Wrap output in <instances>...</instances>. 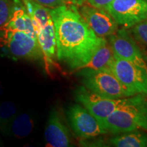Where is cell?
<instances>
[{
  "mask_svg": "<svg viewBox=\"0 0 147 147\" xmlns=\"http://www.w3.org/2000/svg\"><path fill=\"white\" fill-rule=\"evenodd\" d=\"M55 27L57 59L71 71H78L91 58L105 38L97 36L74 4L50 9Z\"/></svg>",
  "mask_w": 147,
  "mask_h": 147,
  "instance_id": "obj_1",
  "label": "cell"
},
{
  "mask_svg": "<svg viewBox=\"0 0 147 147\" xmlns=\"http://www.w3.org/2000/svg\"><path fill=\"white\" fill-rule=\"evenodd\" d=\"M100 123L108 133L113 134L138 129L147 131V95H134L129 102L117 108Z\"/></svg>",
  "mask_w": 147,
  "mask_h": 147,
  "instance_id": "obj_2",
  "label": "cell"
},
{
  "mask_svg": "<svg viewBox=\"0 0 147 147\" xmlns=\"http://www.w3.org/2000/svg\"><path fill=\"white\" fill-rule=\"evenodd\" d=\"M78 76L86 89L101 97L116 100L136 95L110 69H81Z\"/></svg>",
  "mask_w": 147,
  "mask_h": 147,
  "instance_id": "obj_3",
  "label": "cell"
},
{
  "mask_svg": "<svg viewBox=\"0 0 147 147\" xmlns=\"http://www.w3.org/2000/svg\"><path fill=\"white\" fill-rule=\"evenodd\" d=\"M0 47H6L16 59L37 60L43 57L37 38L6 25L0 27Z\"/></svg>",
  "mask_w": 147,
  "mask_h": 147,
  "instance_id": "obj_4",
  "label": "cell"
},
{
  "mask_svg": "<svg viewBox=\"0 0 147 147\" xmlns=\"http://www.w3.org/2000/svg\"><path fill=\"white\" fill-rule=\"evenodd\" d=\"M132 97L121 99H108L95 94L84 86H80L75 91V99L80 105L84 106L99 123L105 119L120 106L127 104Z\"/></svg>",
  "mask_w": 147,
  "mask_h": 147,
  "instance_id": "obj_5",
  "label": "cell"
},
{
  "mask_svg": "<svg viewBox=\"0 0 147 147\" xmlns=\"http://www.w3.org/2000/svg\"><path fill=\"white\" fill-rule=\"evenodd\" d=\"M109 69L121 83L136 95H147V71L115 56Z\"/></svg>",
  "mask_w": 147,
  "mask_h": 147,
  "instance_id": "obj_6",
  "label": "cell"
},
{
  "mask_svg": "<svg viewBox=\"0 0 147 147\" xmlns=\"http://www.w3.org/2000/svg\"><path fill=\"white\" fill-rule=\"evenodd\" d=\"M106 10L118 25L125 29L147 19V1L144 0H113Z\"/></svg>",
  "mask_w": 147,
  "mask_h": 147,
  "instance_id": "obj_7",
  "label": "cell"
},
{
  "mask_svg": "<svg viewBox=\"0 0 147 147\" xmlns=\"http://www.w3.org/2000/svg\"><path fill=\"white\" fill-rule=\"evenodd\" d=\"M66 113L74 132L82 140L93 138L108 133L97 119L80 104L69 106Z\"/></svg>",
  "mask_w": 147,
  "mask_h": 147,
  "instance_id": "obj_8",
  "label": "cell"
},
{
  "mask_svg": "<svg viewBox=\"0 0 147 147\" xmlns=\"http://www.w3.org/2000/svg\"><path fill=\"white\" fill-rule=\"evenodd\" d=\"M108 42L115 57L131 62L147 71V64L142 51L125 28L118 29L115 34L108 36Z\"/></svg>",
  "mask_w": 147,
  "mask_h": 147,
  "instance_id": "obj_9",
  "label": "cell"
},
{
  "mask_svg": "<svg viewBox=\"0 0 147 147\" xmlns=\"http://www.w3.org/2000/svg\"><path fill=\"white\" fill-rule=\"evenodd\" d=\"M78 10L84 20L99 37H108L118 30V24L105 9L82 5Z\"/></svg>",
  "mask_w": 147,
  "mask_h": 147,
  "instance_id": "obj_10",
  "label": "cell"
},
{
  "mask_svg": "<svg viewBox=\"0 0 147 147\" xmlns=\"http://www.w3.org/2000/svg\"><path fill=\"white\" fill-rule=\"evenodd\" d=\"M47 146H71L70 133L60 112L53 108L51 110L45 131Z\"/></svg>",
  "mask_w": 147,
  "mask_h": 147,
  "instance_id": "obj_11",
  "label": "cell"
},
{
  "mask_svg": "<svg viewBox=\"0 0 147 147\" xmlns=\"http://www.w3.org/2000/svg\"><path fill=\"white\" fill-rule=\"evenodd\" d=\"M36 33L38 44L43 55L46 70L49 74L51 66L56 65L55 61L57 59L56 39L52 18L45 26L37 29Z\"/></svg>",
  "mask_w": 147,
  "mask_h": 147,
  "instance_id": "obj_12",
  "label": "cell"
},
{
  "mask_svg": "<svg viewBox=\"0 0 147 147\" xmlns=\"http://www.w3.org/2000/svg\"><path fill=\"white\" fill-rule=\"evenodd\" d=\"M5 25L16 30L22 31L37 38L33 22L27 13L25 5L21 0H15V5L12 16Z\"/></svg>",
  "mask_w": 147,
  "mask_h": 147,
  "instance_id": "obj_13",
  "label": "cell"
},
{
  "mask_svg": "<svg viewBox=\"0 0 147 147\" xmlns=\"http://www.w3.org/2000/svg\"><path fill=\"white\" fill-rule=\"evenodd\" d=\"M114 58L115 56L113 49L108 40L105 39L89 61L80 69H109Z\"/></svg>",
  "mask_w": 147,
  "mask_h": 147,
  "instance_id": "obj_14",
  "label": "cell"
},
{
  "mask_svg": "<svg viewBox=\"0 0 147 147\" xmlns=\"http://www.w3.org/2000/svg\"><path fill=\"white\" fill-rule=\"evenodd\" d=\"M34 127V121L29 114L16 115L7 129V135L16 138H23L32 133Z\"/></svg>",
  "mask_w": 147,
  "mask_h": 147,
  "instance_id": "obj_15",
  "label": "cell"
},
{
  "mask_svg": "<svg viewBox=\"0 0 147 147\" xmlns=\"http://www.w3.org/2000/svg\"><path fill=\"white\" fill-rule=\"evenodd\" d=\"M116 136L109 140L110 144L117 147H147V133L132 131Z\"/></svg>",
  "mask_w": 147,
  "mask_h": 147,
  "instance_id": "obj_16",
  "label": "cell"
},
{
  "mask_svg": "<svg viewBox=\"0 0 147 147\" xmlns=\"http://www.w3.org/2000/svg\"><path fill=\"white\" fill-rule=\"evenodd\" d=\"M25 5L27 13L33 22L35 31L40 27L45 26L51 19L50 8H46L34 0H21Z\"/></svg>",
  "mask_w": 147,
  "mask_h": 147,
  "instance_id": "obj_17",
  "label": "cell"
},
{
  "mask_svg": "<svg viewBox=\"0 0 147 147\" xmlns=\"http://www.w3.org/2000/svg\"><path fill=\"white\" fill-rule=\"evenodd\" d=\"M17 115V108L11 102L0 103V129L6 134L9 125Z\"/></svg>",
  "mask_w": 147,
  "mask_h": 147,
  "instance_id": "obj_18",
  "label": "cell"
},
{
  "mask_svg": "<svg viewBox=\"0 0 147 147\" xmlns=\"http://www.w3.org/2000/svg\"><path fill=\"white\" fill-rule=\"evenodd\" d=\"M15 0H0V27L10 21L14 10Z\"/></svg>",
  "mask_w": 147,
  "mask_h": 147,
  "instance_id": "obj_19",
  "label": "cell"
},
{
  "mask_svg": "<svg viewBox=\"0 0 147 147\" xmlns=\"http://www.w3.org/2000/svg\"><path fill=\"white\" fill-rule=\"evenodd\" d=\"M131 32L136 40L147 46V19L132 27Z\"/></svg>",
  "mask_w": 147,
  "mask_h": 147,
  "instance_id": "obj_20",
  "label": "cell"
},
{
  "mask_svg": "<svg viewBox=\"0 0 147 147\" xmlns=\"http://www.w3.org/2000/svg\"><path fill=\"white\" fill-rule=\"evenodd\" d=\"M113 0H74V4L76 6L82 5H88L97 8L106 9L108 5Z\"/></svg>",
  "mask_w": 147,
  "mask_h": 147,
  "instance_id": "obj_21",
  "label": "cell"
},
{
  "mask_svg": "<svg viewBox=\"0 0 147 147\" xmlns=\"http://www.w3.org/2000/svg\"><path fill=\"white\" fill-rule=\"evenodd\" d=\"M34 1L46 8L50 9L57 8L61 5L74 4V0H34Z\"/></svg>",
  "mask_w": 147,
  "mask_h": 147,
  "instance_id": "obj_22",
  "label": "cell"
},
{
  "mask_svg": "<svg viewBox=\"0 0 147 147\" xmlns=\"http://www.w3.org/2000/svg\"><path fill=\"white\" fill-rule=\"evenodd\" d=\"M2 91H3L2 88H1V86L0 85V95H1V93H2Z\"/></svg>",
  "mask_w": 147,
  "mask_h": 147,
  "instance_id": "obj_23",
  "label": "cell"
},
{
  "mask_svg": "<svg viewBox=\"0 0 147 147\" xmlns=\"http://www.w3.org/2000/svg\"><path fill=\"white\" fill-rule=\"evenodd\" d=\"M144 1H147V0H144Z\"/></svg>",
  "mask_w": 147,
  "mask_h": 147,
  "instance_id": "obj_24",
  "label": "cell"
}]
</instances>
